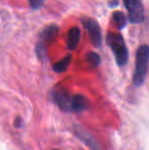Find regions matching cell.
<instances>
[{"instance_id":"1","label":"cell","mask_w":149,"mask_h":150,"mask_svg":"<svg viewBox=\"0 0 149 150\" xmlns=\"http://www.w3.org/2000/svg\"><path fill=\"white\" fill-rule=\"evenodd\" d=\"M106 43L108 44L114 54L117 64L119 67H124L127 64L129 59V52L123 36L117 32H108L106 35Z\"/></svg>"},{"instance_id":"2","label":"cell","mask_w":149,"mask_h":150,"mask_svg":"<svg viewBox=\"0 0 149 150\" xmlns=\"http://www.w3.org/2000/svg\"><path fill=\"white\" fill-rule=\"evenodd\" d=\"M149 48L147 45H142L138 48L136 54V67L133 75V83L135 86H142L146 79L148 69Z\"/></svg>"},{"instance_id":"3","label":"cell","mask_w":149,"mask_h":150,"mask_svg":"<svg viewBox=\"0 0 149 150\" xmlns=\"http://www.w3.org/2000/svg\"><path fill=\"white\" fill-rule=\"evenodd\" d=\"M124 4L129 12V21L132 24H141L144 22L145 12L139 0H124Z\"/></svg>"},{"instance_id":"4","label":"cell","mask_w":149,"mask_h":150,"mask_svg":"<svg viewBox=\"0 0 149 150\" xmlns=\"http://www.w3.org/2000/svg\"><path fill=\"white\" fill-rule=\"evenodd\" d=\"M83 26L88 31V34L90 36L92 43L95 47H100L101 46V29H100L98 23L94 18H82Z\"/></svg>"},{"instance_id":"5","label":"cell","mask_w":149,"mask_h":150,"mask_svg":"<svg viewBox=\"0 0 149 150\" xmlns=\"http://www.w3.org/2000/svg\"><path fill=\"white\" fill-rule=\"evenodd\" d=\"M52 99L60 109H62L64 111H68V112L71 111L73 95H71L68 91L64 89H57L53 91Z\"/></svg>"},{"instance_id":"6","label":"cell","mask_w":149,"mask_h":150,"mask_svg":"<svg viewBox=\"0 0 149 150\" xmlns=\"http://www.w3.org/2000/svg\"><path fill=\"white\" fill-rule=\"evenodd\" d=\"M89 106V101L87 100L85 96L83 95H73L72 99V106H71V112H81Z\"/></svg>"},{"instance_id":"7","label":"cell","mask_w":149,"mask_h":150,"mask_svg":"<svg viewBox=\"0 0 149 150\" xmlns=\"http://www.w3.org/2000/svg\"><path fill=\"white\" fill-rule=\"evenodd\" d=\"M80 39H81V31L79 28L74 27L68 33V40H66V46L72 51L75 50L79 45Z\"/></svg>"},{"instance_id":"8","label":"cell","mask_w":149,"mask_h":150,"mask_svg":"<svg viewBox=\"0 0 149 150\" xmlns=\"http://www.w3.org/2000/svg\"><path fill=\"white\" fill-rule=\"evenodd\" d=\"M57 33H58V27L56 25H50V26H47L46 28H44L41 31L40 37H41V39L48 41V40L53 39Z\"/></svg>"},{"instance_id":"9","label":"cell","mask_w":149,"mask_h":150,"mask_svg":"<svg viewBox=\"0 0 149 150\" xmlns=\"http://www.w3.org/2000/svg\"><path fill=\"white\" fill-rule=\"evenodd\" d=\"M76 133H77V135L79 136V138L81 139V140H83V142H85L90 148H92L93 150H101V149H99L100 148L99 145L96 143V141L93 139V137L88 135L86 132H80V131L77 130Z\"/></svg>"},{"instance_id":"10","label":"cell","mask_w":149,"mask_h":150,"mask_svg":"<svg viewBox=\"0 0 149 150\" xmlns=\"http://www.w3.org/2000/svg\"><path fill=\"white\" fill-rule=\"evenodd\" d=\"M71 59H72L71 55L66 56L64 59L58 61V62H56L55 64L53 65V69L56 73H64V71H66L71 63Z\"/></svg>"},{"instance_id":"11","label":"cell","mask_w":149,"mask_h":150,"mask_svg":"<svg viewBox=\"0 0 149 150\" xmlns=\"http://www.w3.org/2000/svg\"><path fill=\"white\" fill-rule=\"evenodd\" d=\"M112 18H113V21H114V24L117 25V27L119 29V30L123 29V28H125L126 24H127V23H126L127 22V18H126L125 14H124L123 12L121 11L113 12Z\"/></svg>"},{"instance_id":"12","label":"cell","mask_w":149,"mask_h":150,"mask_svg":"<svg viewBox=\"0 0 149 150\" xmlns=\"http://www.w3.org/2000/svg\"><path fill=\"white\" fill-rule=\"evenodd\" d=\"M86 60H87V62L89 63L92 67H98V65L100 64V61H101L99 55H98L97 53H95V52H89V53L87 54V56H86Z\"/></svg>"},{"instance_id":"13","label":"cell","mask_w":149,"mask_h":150,"mask_svg":"<svg viewBox=\"0 0 149 150\" xmlns=\"http://www.w3.org/2000/svg\"><path fill=\"white\" fill-rule=\"evenodd\" d=\"M36 53L40 58H44L46 55V49L42 43H39L36 47Z\"/></svg>"},{"instance_id":"14","label":"cell","mask_w":149,"mask_h":150,"mask_svg":"<svg viewBox=\"0 0 149 150\" xmlns=\"http://www.w3.org/2000/svg\"><path fill=\"white\" fill-rule=\"evenodd\" d=\"M44 1H45V0H29V2H30V4H31V7H32L33 9H39V8L43 5Z\"/></svg>"},{"instance_id":"15","label":"cell","mask_w":149,"mask_h":150,"mask_svg":"<svg viewBox=\"0 0 149 150\" xmlns=\"http://www.w3.org/2000/svg\"><path fill=\"white\" fill-rule=\"evenodd\" d=\"M54 150H56V149H54Z\"/></svg>"}]
</instances>
